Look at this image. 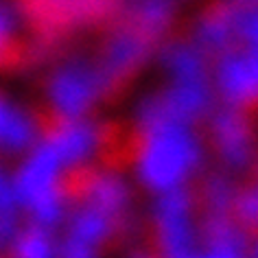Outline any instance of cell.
<instances>
[{
    "mask_svg": "<svg viewBox=\"0 0 258 258\" xmlns=\"http://www.w3.org/2000/svg\"><path fill=\"white\" fill-rule=\"evenodd\" d=\"M190 145L182 136L175 134H166L158 138L151 145L149 156H147V177L156 179V182H169V179L179 177L188 162Z\"/></svg>",
    "mask_w": 258,
    "mask_h": 258,
    "instance_id": "6da1fadb",
    "label": "cell"
},
{
    "mask_svg": "<svg viewBox=\"0 0 258 258\" xmlns=\"http://www.w3.org/2000/svg\"><path fill=\"white\" fill-rule=\"evenodd\" d=\"M27 140H29L27 125H24L5 103H0V145L22 147Z\"/></svg>",
    "mask_w": 258,
    "mask_h": 258,
    "instance_id": "7a4b0ae2",
    "label": "cell"
}]
</instances>
